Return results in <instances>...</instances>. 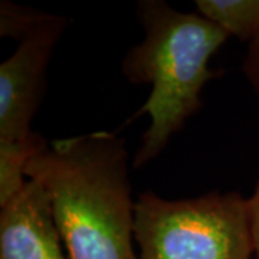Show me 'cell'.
<instances>
[{"label":"cell","instance_id":"2","mask_svg":"<svg viewBox=\"0 0 259 259\" xmlns=\"http://www.w3.org/2000/svg\"><path fill=\"white\" fill-rule=\"evenodd\" d=\"M137 15L144 37L124 56L121 71L130 82L151 85L133 117H150L134 156V167L141 168L202 108L204 85L221 74L209 61L231 35L200 13L180 12L161 0L140 2Z\"/></svg>","mask_w":259,"mask_h":259},{"label":"cell","instance_id":"8","mask_svg":"<svg viewBox=\"0 0 259 259\" xmlns=\"http://www.w3.org/2000/svg\"><path fill=\"white\" fill-rule=\"evenodd\" d=\"M243 72L259 97V36L248 47V54L243 61Z\"/></svg>","mask_w":259,"mask_h":259},{"label":"cell","instance_id":"1","mask_svg":"<svg viewBox=\"0 0 259 259\" xmlns=\"http://www.w3.org/2000/svg\"><path fill=\"white\" fill-rule=\"evenodd\" d=\"M25 175L47 192L69 259H140L128 153L114 133L95 131L47 140Z\"/></svg>","mask_w":259,"mask_h":259},{"label":"cell","instance_id":"6","mask_svg":"<svg viewBox=\"0 0 259 259\" xmlns=\"http://www.w3.org/2000/svg\"><path fill=\"white\" fill-rule=\"evenodd\" d=\"M196 8L231 36L248 44L259 36V0H197Z\"/></svg>","mask_w":259,"mask_h":259},{"label":"cell","instance_id":"4","mask_svg":"<svg viewBox=\"0 0 259 259\" xmlns=\"http://www.w3.org/2000/svg\"><path fill=\"white\" fill-rule=\"evenodd\" d=\"M65 26L64 16L45 13L0 65V144H25L33 139L30 124L42 102L48 65Z\"/></svg>","mask_w":259,"mask_h":259},{"label":"cell","instance_id":"5","mask_svg":"<svg viewBox=\"0 0 259 259\" xmlns=\"http://www.w3.org/2000/svg\"><path fill=\"white\" fill-rule=\"evenodd\" d=\"M47 192L29 180L0 210V259H69Z\"/></svg>","mask_w":259,"mask_h":259},{"label":"cell","instance_id":"7","mask_svg":"<svg viewBox=\"0 0 259 259\" xmlns=\"http://www.w3.org/2000/svg\"><path fill=\"white\" fill-rule=\"evenodd\" d=\"M248 214H249L250 238H252V259H259V179L253 193L248 199Z\"/></svg>","mask_w":259,"mask_h":259},{"label":"cell","instance_id":"3","mask_svg":"<svg viewBox=\"0 0 259 259\" xmlns=\"http://www.w3.org/2000/svg\"><path fill=\"white\" fill-rule=\"evenodd\" d=\"M140 259H252L248 199L238 192L167 200L144 192L136 200Z\"/></svg>","mask_w":259,"mask_h":259}]
</instances>
